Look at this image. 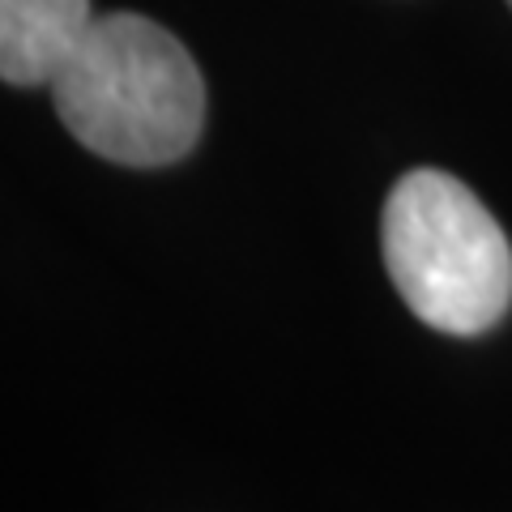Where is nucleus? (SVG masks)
<instances>
[{"mask_svg": "<svg viewBox=\"0 0 512 512\" xmlns=\"http://www.w3.org/2000/svg\"><path fill=\"white\" fill-rule=\"evenodd\" d=\"M384 269L423 325L483 333L512 303V248L474 192L444 171L393 184L380 222Z\"/></svg>", "mask_w": 512, "mask_h": 512, "instance_id": "f03ea898", "label": "nucleus"}, {"mask_svg": "<svg viewBox=\"0 0 512 512\" xmlns=\"http://www.w3.org/2000/svg\"><path fill=\"white\" fill-rule=\"evenodd\" d=\"M90 22V0H0V82L52 86Z\"/></svg>", "mask_w": 512, "mask_h": 512, "instance_id": "7ed1b4c3", "label": "nucleus"}, {"mask_svg": "<svg viewBox=\"0 0 512 512\" xmlns=\"http://www.w3.org/2000/svg\"><path fill=\"white\" fill-rule=\"evenodd\" d=\"M64 128L120 167H171L205 124V82L188 47L141 13H103L52 77Z\"/></svg>", "mask_w": 512, "mask_h": 512, "instance_id": "f257e3e1", "label": "nucleus"}, {"mask_svg": "<svg viewBox=\"0 0 512 512\" xmlns=\"http://www.w3.org/2000/svg\"><path fill=\"white\" fill-rule=\"evenodd\" d=\"M508 5H512V0H508Z\"/></svg>", "mask_w": 512, "mask_h": 512, "instance_id": "20e7f679", "label": "nucleus"}]
</instances>
